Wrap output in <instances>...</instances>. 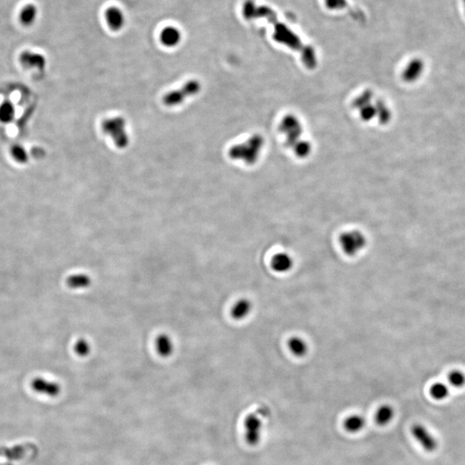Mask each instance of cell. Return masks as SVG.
<instances>
[{
  "instance_id": "obj_21",
  "label": "cell",
  "mask_w": 465,
  "mask_h": 465,
  "mask_svg": "<svg viewBox=\"0 0 465 465\" xmlns=\"http://www.w3.org/2000/svg\"><path fill=\"white\" fill-rule=\"evenodd\" d=\"M16 109L10 101H4L0 105V122L8 123L14 119Z\"/></svg>"
},
{
  "instance_id": "obj_3",
  "label": "cell",
  "mask_w": 465,
  "mask_h": 465,
  "mask_svg": "<svg viewBox=\"0 0 465 465\" xmlns=\"http://www.w3.org/2000/svg\"><path fill=\"white\" fill-rule=\"evenodd\" d=\"M201 89L202 85L199 80H189L179 89L165 94L163 97V103L167 107H176L182 105L187 98L198 95Z\"/></svg>"
},
{
  "instance_id": "obj_16",
  "label": "cell",
  "mask_w": 465,
  "mask_h": 465,
  "mask_svg": "<svg viewBox=\"0 0 465 465\" xmlns=\"http://www.w3.org/2000/svg\"><path fill=\"white\" fill-rule=\"evenodd\" d=\"M424 70V62L421 59H415L408 63L404 71V78L408 81L417 80Z\"/></svg>"
},
{
  "instance_id": "obj_11",
  "label": "cell",
  "mask_w": 465,
  "mask_h": 465,
  "mask_svg": "<svg viewBox=\"0 0 465 465\" xmlns=\"http://www.w3.org/2000/svg\"><path fill=\"white\" fill-rule=\"evenodd\" d=\"M105 18L109 27L115 31H118L122 29L125 22L123 11L117 7L108 8L105 12Z\"/></svg>"
},
{
  "instance_id": "obj_17",
  "label": "cell",
  "mask_w": 465,
  "mask_h": 465,
  "mask_svg": "<svg viewBox=\"0 0 465 465\" xmlns=\"http://www.w3.org/2000/svg\"><path fill=\"white\" fill-rule=\"evenodd\" d=\"M395 417V410L394 408L388 404L382 405L376 410L375 415V420L376 424L381 426L389 425Z\"/></svg>"
},
{
  "instance_id": "obj_6",
  "label": "cell",
  "mask_w": 465,
  "mask_h": 465,
  "mask_svg": "<svg viewBox=\"0 0 465 465\" xmlns=\"http://www.w3.org/2000/svg\"><path fill=\"white\" fill-rule=\"evenodd\" d=\"M411 433L415 440L418 441L423 449L428 452H433L438 447L436 439L429 433L424 425L415 424L411 427Z\"/></svg>"
},
{
  "instance_id": "obj_23",
  "label": "cell",
  "mask_w": 465,
  "mask_h": 465,
  "mask_svg": "<svg viewBox=\"0 0 465 465\" xmlns=\"http://www.w3.org/2000/svg\"><path fill=\"white\" fill-rule=\"evenodd\" d=\"M430 393L434 399L443 400L448 397L449 390L446 385H444L443 383H435L432 386Z\"/></svg>"
},
{
  "instance_id": "obj_1",
  "label": "cell",
  "mask_w": 465,
  "mask_h": 465,
  "mask_svg": "<svg viewBox=\"0 0 465 465\" xmlns=\"http://www.w3.org/2000/svg\"><path fill=\"white\" fill-rule=\"evenodd\" d=\"M101 127L104 133L111 138L116 148L123 149L130 143L126 121L123 117L115 116L104 120Z\"/></svg>"
},
{
  "instance_id": "obj_2",
  "label": "cell",
  "mask_w": 465,
  "mask_h": 465,
  "mask_svg": "<svg viewBox=\"0 0 465 465\" xmlns=\"http://www.w3.org/2000/svg\"><path fill=\"white\" fill-rule=\"evenodd\" d=\"M269 415V409L265 407L259 408L256 413H252L245 419V439L251 446H255L260 443L263 428V419Z\"/></svg>"
},
{
  "instance_id": "obj_18",
  "label": "cell",
  "mask_w": 465,
  "mask_h": 465,
  "mask_svg": "<svg viewBox=\"0 0 465 465\" xmlns=\"http://www.w3.org/2000/svg\"><path fill=\"white\" fill-rule=\"evenodd\" d=\"M38 15V9L35 4H29L22 8L19 13V21L23 26L32 25L36 22Z\"/></svg>"
},
{
  "instance_id": "obj_13",
  "label": "cell",
  "mask_w": 465,
  "mask_h": 465,
  "mask_svg": "<svg viewBox=\"0 0 465 465\" xmlns=\"http://www.w3.org/2000/svg\"><path fill=\"white\" fill-rule=\"evenodd\" d=\"M253 310L252 302L246 298L239 299L231 309V316L236 321H241L247 317Z\"/></svg>"
},
{
  "instance_id": "obj_28",
  "label": "cell",
  "mask_w": 465,
  "mask_h": 465,
  "mask_svg": "<svg viewBox=\"0 0 465 465\" xmlns=\"http://www.w3.org/2000/svg\"><path fill=\"white\" fill-rule=\"evenodd\" d=\"M326 4L329 9L336 10L346 6V0H325Z\"/></svg>"
},
{
  "instance_id": "obj_4",
  "label": "cell",
  "mask_w": 465,
  "mask_h": 465,
  "mask_svg": "<svg viewBox=\"0 0 465 465\" xmlns=\"http://www.w3.org/2000/svg\"><path fill=\"white\" fill-rule=\"evenodd\" d=\"M261 145V139L259 136H254L245 143L232 147L229 150V156L233 159H242L247 164H252L256 160Z\"/></svg>"
},
{
  "instance_id": "obj_20",
  "label": "cell",
  "mask_w": 465,
  "mask_h": 465,
  "mask_svg": "<svg viewBox=\"0 0 465 465\" xmlns=\"http://www.w3.org/2000/svg\"><path fill=\"white\" fill-rule=\"evenodd\" d=\"M91 284V278L87 274H74L66 279V285L71 288H88Z\"/></svg>"
},
{
  "instance_id": "obj_5",
  "label": "cell",
  "mask_w": 465,
  "mask_h": 465,
  "mask_svg": "<svg viewBox=\"0 0 465 465\" xmlns=\"http://www.w3.org/2000/svg\"><path fill=\"white\" fill-rule=\"evenodd\" d=\"M339 244L346 255L355 256L365 247L366 238L359 231H349L340 235Z\"/></svg>"
},
{
  "instance_id": "obj_19",
  "label": "cell",
  "mask_w": 465,
  "mask_h": 465,
  "mask_svg": "<svg viewBox=\"0 0 465 465\" xmlns=\"http://www.w3.org/2000/svg\"><path fill=\"white\" fill-rule=\"evenodd\" d=\"M288 349L296 357H303L306 355L309 350V346L306 341L301 337H292L288 339Z\"/></svg>"
},
{
  "instance_id": "obj_12",
  "label": "cell",
  "mask_w": 465,
  "mask_h": 465,
  "mask_svg": "<svg viewBox=\"0 0 465 465\" xmlns=\"http://www.w3.org/2000/svg\"><path fill=\"white\" fill-rule=\"evenodd\" d=\"M294 260L292 257L286 253L276 254L271 260L272 269L278 273H285L292 269Z\"/></svg>"
},
{
  "instance_id": "obj_22",
  "label": "cell",
  "mask_w": 465,
  "mask_h": 465,
  "mask_svg": "<svg viewBox=\"0 0 465 465\" xmlns=\"http://www.w3.org/2000/svg\"><path fill=\"white\" fill-rule=\"evenodd\" d=\"M11 154L12 158L18 163H24L28 161L29 155L26 151L25 148L21 145H15L11 149Z\"/></svg>"
},
{
  "instance_id": "obj_26",
  "label": "cell",
  "mask_w": 465,
  "mask_h": 465,
  "mask_svg": "<svg viewBox=\"0 0 465 465\" xmlns=\"http://www.w3.org/2000/svg\"><path fill=\"white\" fill-rule=\"evenodd\" d=\"M449 382L456 388H461L465 384V375L458 371L452 372L449 375Z\"/></svg>"
},
{
  "instance_id": "obj_10",
  "label": "cell",
  "mask_w": 465,
  "mask_h": 465,
  "mask_svg": "<svg viewBox=\"0 0 465 465\" xmlns=\"http://www.w3.org/2000/svg\"><path fill=\"white\" fill-rule=\"evenodd\" d=\"M155 349L160 357H171L174 352L173 339L167 333H160L155 339Z\"/></svg>"
},
{
  "instance_id": "obj_14",
  "label": "cell",
  "mask_w": 465,
  "mask_h": 465,
  "mask_svg": "<svg viewBox=\"0 0 465 465\" xmlns=\"http://www.w3.org/2000/svg\"><path fill=\"white\" fill-rule=\"evenodd\" d=\"M160 41L166 47H175L180 43V31L175 27H166L160 34Z\"/></svg>"
},
{
  "instance_id": "obj_24",
  "label": "cell",
  "mask_w": 465,
  "mask_h": 465,
  "mask_svg": "<svg viewBox=\"0 0 465 465\" xmlns=\"http://www.w3.org/2000/svg\"><path fill=\"white\" fill-rule=\"evenodd\" d=\"M74 351L80 357H87L90 353V345L87 339H80L76 342Z\"/></svg>"
},
{
  "instance_id": "obj_7",
  "label": "cell",
  "mask_w": 465,
  "mask_h": 465,
  "mask_svg": "<svg viewBox=\"0 0 465 465\" xmlns=\"http://www.w3.org/2000/svg\"><path fill=\"white\" fill-rule=\"evenodd\" d=\"M22 66L26 68H36L43 71L46 67L47 61L43 54L35 53L32 51H24L19 57Z\"/></svg>"
},
{
  "instance_id": "obj_27",
  "label": "cell",
  "mask_w": 465,
  "mask_h": 465,
  "mask_svg": "<svg viewBox=\"0 0 465 465\" xmlns=\"http://www.w3.org/2000/svg\"><path fill=\"white\" fill-rule=\"evenodd\" d=\"M268 18L270 21H272L275 18L274 12L270 8L266 6H260L257 10L256 18Z\"/></svg>"
},
{
  "instance_id": "obj_8",
  "label": "cell",
  "mask_w": 465,
  "mask_h": 465,
  "mask_svg": "<svg viewBox=\"0 0 465 465\" xmlns=\"http://www.w3.org/2000/svg\"><path fill=\"white\" fill-rule=\"evenodd\" d=\"M31 387L33 390H35L37 393L44 394L48 397H57L58 395L61 393V386L59 385L57 382L47 381L42 377L33 379Z\"/></svg>"
},
{
  "instance_id": "obj_29",
  "label": "cell",
  "mask_w": 465,
  "mask_h": 465,
  "mask_svg": "<svg viewBox=\"0 0 465 465\" xmlns=\"http://www.w3.org/2000/svg\"><path fill=\"white\" fill-rule=\"evenodd\" d=\"M463 2H464V6H465V0H463Z\"/></svg>"
},
{
  "instance_id": "obj_15",
  "label": "cell",
  "mask_w": 465,
  "mask_h": 465,
  "mask_svg": "<svg viewBox=\"0 0 465 465\" xmlns=\"http://www.w3.org/2000/svg\"><path fill=\"white\" fill-rule=\"evenodd\" d=\"M366 425V421L361 415H352L348 416L344 421V427L346 432L357 433L364 429Z\"/></svg>"
},
{
  "instance_id": "obj_25",
  "label": "cell",
  "mask_w": 465,
  "mask_h": 465,
  "mask_svg": "<svg viewBox=\"0 0 465 465\" xmlns=\"http://www.w3.org/2000/svg\"><path fill=\"white\" fill-rule=\"evenodd\" d=\"M258 7L253 0H247L243 6V14L246 19L252 20L256 18Z\"/></svg>"
},
{
  "instance_id": "obj_9",
  "label": "cell",
  "mask_w": 465,
  "mask_h": 465,
  "mask_svg": "<svg viewBox=\"0 0 465 465\" xmlns=\"http://www.w3.org/2000/svg\"><path fill=\"white\" fill-rule=\"evenodd\" d=\"M275 39L295 48H298L300 46V40L297 36L284 23H277L275 25Z\"/></svg>"
}]
</instances>
